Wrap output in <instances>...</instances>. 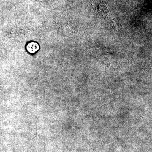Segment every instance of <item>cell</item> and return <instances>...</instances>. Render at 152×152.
Segmentation results:
<instances>
[{
	"instance_id": "obj_1",
	"label": "cell",
	"mask_w": 152,
	"mask_h": 152,
	"mask_svg": "<svg viewBox=\"0 0 152 152\" xmlns=\"http://www.w3.org/2000/svg\"><path fill=\"white\" fill-rule=\"evenodd\" d=\"M28 50L31 53H34L37 51L39 48V46L37 44L32 43L28 45L27 46Z\"/></svg>"
}]
</instances>
